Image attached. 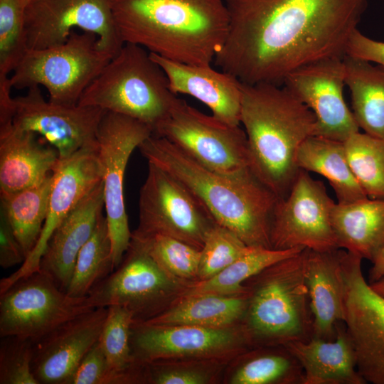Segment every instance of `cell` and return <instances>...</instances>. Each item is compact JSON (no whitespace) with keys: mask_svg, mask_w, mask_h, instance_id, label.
Returning a JSON list of instances; mask_svg holds the SVG:
<instances>
[{"mask_svg":"<svg viewBox=\"0 0 384 384\" xmlns=\"http://www.w3.org/2000/svg\"><path fill=\"white\" fill-rule=\"evenodd\" d=\"M229 26L213 62L241 82L281 85L311 63L344 58L368 0H224Z\"/></svg>","mask_w":384,"mask_h":384,"instance_id":"cell-1","label":"cell"},{"mask_svg":"<svg viewBox=\"0 0 384 384\" xmlns=\"http://www.w3.org/2000/svg\"><path fill=\"white\" fill-rule=\"evenodd\" d=\"M138 149L148 163L188 188L217 223L250 247L272 248L271 225L280 198L250 168L233 175L210 170L166 139L154 134Z\"/></svg>","mask_w":384,"mask_h":384,"instance_id":"cell-2","label":"cell"},{"mask_svg":"<svg viewBox=\"0 0 384 384\" xmlns=\"http://www.w3.org/2000/svg\"><path fill=\"white\" fill-rule=\"evenodd\" d=\"M124 43L191 65H210L228 34L224 0H111Z\"/></svg>","mask_w":384,"mask_h":384,"instance_id":"cell-3","label":"cell"},{"mask_svg":"<svg viewBox=\"0 0 384 384\" xmlns=\"http://www.w3.org/2000/svg\"><path fill=\"white\" fill-rule=\"evenodd\" d=\"M242 82L240 123L247 139L250 168L280 199L300 171L298 150L316 135L312 111L284 86Z\"/></svg>","mask_w":384,"mask_h":384,"instance_id":"cell-4","label":"cell"},{"mask_svg":"<svg viewBox=\"0 0 384 384\" xmlns=\"http://www.w3.org/2000/svg\"><path fill=\"white\" fill-rule=\"evenodd\" d=\"M305 248L247 279L241 326L250 348L306 341L314 317L304 278Z\"/></svg>","mask_w":384,"mask_h":384,"instance_id":"cell-5","label":"cell"},{"mask_svg":"<svg viewBox=\"0 0 384 384\" xmlns=\"http://www.w3.org/2000/svg\"><path fill=\"white\" fill-rule=\"evenodd\" d=\"M177 98L150 53L126 43L85 89L78 105L129 117L154 133L169 117Z\"/></svg>","mask_w":384,"mask_h":384,"instance_id":"cell-6","label":"cell"},{"mask_svg":"<svg viewBox=\"0 0 384 384\" xmlns=\"http://www.w3.org/2000/svg\"><path fill=\"white\" fill-rule=\"evenodd\" d=\"M95 34L74 30L63 43L29 49L9 77L12 88L42 86L49 100L75 105L85 89L112 58L101 50Z\"/></svg>","mask_w":384,"mask_h":384,"instance_id":"cell-7","label":"cell"},{"mask_svg":"<svg viewBox=\"0 0 384 384\" xmlns=\"http://www.w3.org/2000/svg\"><path fill=\"white\" fill-rule=\"evenodd\" d=\"M186 286L165 272L132 236L119 265L90 292L85 304L90 309L122 306L133 313L134 322H144L169 307Z\"/></svg>","mask_w":384,"mask_h":384,"instance_id":"cell-8","label":"cell"},{"mask_svg":"<svg viewBox=\"0 0 384 384\" xmlns=\"http://www.w3.org/2000/svg\"><path fill=\"white\" fill-rule=\"evenodd\" d=\"M153 134L166 139L210 170L233 175L250 168L247 139L240 125L202 113L178 97Z\"/></svg>","mask_w":384,"mask_h":384,"instance_id":"cell-9","label":"cell"},{"mask_svg":"<svg viewBox=\"0 0 384 384\" xmlns=\"http://www.w3.org/2000/svg\"><path fill=\"white\" fill-rule=\"evenodd\" d=\"M216 222L200 201L176 178L148 163L139 196V236L168 235L201 250Z\"/></svg>","mask_w":384,"mask_h":384,"instance_id":"cell-10","label":"cell"},{"mask_svg":"<svg viewBox=\"0 0 384 384\" xmlns=\"http://www.w3.org/2000/svg\"><path fill=\"white\" fill-rule=\"evenodd\" d=\"M152 129L129 117L106 112L97 133V156L102 171L105 216L112 243L114 270L119 265L131 240L124 196V178L133 151Z\"/></svg>","mask_w":384,"mask_h":384,"instance_id":"cell-11","label":"cell"},{"mask_svg":"<svg viewBox=\"0 0 384 384\" xmlns=\"http://www.w3.org/2000/svg\"><path fill=\"white\" fill-rule=\"evenodd\" d=\"M131 347L141 364L154 361L227 362L250 349L241 324L225 328L134 322Z\"/></svg>","mask_w":384,"mask_h":384,"instance_id":"cell-12","label":"cell"},{"mask_svg":"<svg viewBox=\"0 0 384 384\" xmlns=\"http://www.w3.org/2000/svg\"><path fill=\"white\" fill-rule=\"evenodd\" d=\"M89 309L85 297L68 295L48 274L39 270L0 293V336L36 342Z\"/></svg>","mask_w":384,"mask_h":384,"instance_id":"cell-13","label":"cell"},{"mask_svg":"<svg viewBox=\"0 0 384 384\" xmlns=\"http://www.w3.org/2000/svg\"><path fill=\"white\" fill-rule=\"evenodd\" d=\"M25 27L29 49L60 44L76 28L95 34L99 48L112 58L124 44L111 0H33L25 7Z\"/></svg>","mask_w":384,"mask_h":384,"instance_id":"cell-14","label":"cell"},{"mask_svg":"<svg viewBox=\"0 0 384 384\" xmlns=\"http://www.w3.org/2000/svg\"><path fill=\"white\" fill-rule=\"evenodd\" d=\"M363 258L344 250V320L359 373L368 383L384 384V297L365 279Z\"/></svg>","mask_w":384,"mask_h":384,"instance_id":"cell-15","label":"cell"},{"mask_svg":"<svg viewBox=\"0 0 384 384\" xmlns=\"http://www.w3.org/2000/svg\"><path fill=\"white\" fill-rule=\"evenodd\" d=\"M334 204L324 183L301 169L288 195L277 205L270 229L271 247L339 248L331 219Z\"/></svg>","mask_w":384,"mask_h":384,"instance_id":"cell-16","label":"cell"},{"mask_svg":"<svg viewBox=\"0 0 384 384\" xmlns=\"http://www.w3.org/2000/svg\"><path fill=\"white\" fill-rule=\"evenodd\" d=\"M14 97L12 125L41 135L65 159L82 149L97 146V133L107 112L100 107L66 105L46 100L39 86Z\"/></svg>","mask_w":384,"mask_h":384,"instance_id":"cell-17","label":"cell"},{"mask_svg":"<svg viewBox=\"0 0 384 384\" xmlns=\"http://www.w3.org/2000/svg\"><path fill=\"white\" fill-rule=\"evenodd\" d=\"M345 73L343 58H332L300 68L284 81V86L314 114L315 136L345 142L359 132L343 98Z\"/></svg>","mask_w":384,"mask_h":384,"instance_id":"cell-18","label":"cell"},{"mask_svg":"<svg viewBox=\"0 0 384 384\" xmlns=\"http://www.w3.org/2000/svg\"><path fill=\"white\" fill-rule=\"evenodd\" d=\"M97 146L82 149L60 159L53 172L48 210L39 240L24 262L0 282V293L14 283L39 270L41 258L51 235L80 201L102 181Z\"/></svg>","mask_w":384,"mask_h":384,"instance_id":"cell-19","label":"cell"},{"mask_svg":"<svg viewBox=\"0 0 384 384\" xmlns=\"http://www.w3.org/2000/svg\"><path fill=\"white\" fill-rule=\"evenodd\" d=\"M107 307L89 309L33 343L32 370L38 384H68L79 363L99 340Z\"/></svg>","mask_w":384,"mask_h":384,"instance_id":"cell-20","label":"cell"},{"mask_svg":"<svg viewBox=\"0 0 384 384\" xmlns=\"http://www.w3.org/2000/svg\"><path fill=\"white\" fill-rule=\"evenodd\" d=\"M150 55L165 72L173 93L191 95L205 104L215 117L240 125L242 82L238 78L211 65H191Z\"/></svg>","mask_w":384,"mask_h":384,"instance_id":"cell-21","label":"cell"},{"mask_svg":"<svg viewBox=\"0 0 384 384\" xmlns=\"http://www.w3.org/2000/svg\"><path fill=\"white\" fill-rule=\"evenodd\" d=\"M105 207L102 181L56 228L48 241L39 268L66 292L78 255L92 235Z\"/></svg>","mask_w":384,"mask_h":384,"instance_id":"cell-22","label":"cell"},{"mask_svg":"<svg viewBox=\"0 0 384 384\" xmlns=\"http://www.w3.org/2000/svg\"><path fill=\"white\" fill-rule=\"evenodd\" d=\"M36 135L18 130L12 124L0 127V196L34 187L53 175L59 154Z\"/></svg>","mask_w":384,"mask_h":384,"instance_id":"cell-23","label":"cell"},{"mask_svg":"<svg viewBox=\"0 0 384 384\" xmlns=\"http://www.w3.org/2000/svg\"><path fill=\"white\" fill-rule=\"evenodd\" d=\"M343 251L304 250V278L314 317L312 338L334 339L337 324L344 320Z\"/></svg>","mask_w":384,"mask_h":384,"instance_id":"cell-24","label":"cell"},{"mask_svg":"<svg viewBox=\"0 0 384 384\" xmlns=\"http://www.w3.org/2000/svg\"><path fill=\"white\" fill-rule=\"evenodd\" d=\"M299 361L304 384H366L359 373L353 346L343 321L332 340L311 338L285 345Z\"/></svg>","mask_w":384,"mask_h":384,"instance_id":"cell-25","label":"cell"},{"mask_svg":"<svg viewBox=\"0 0 384 384\" xmlns=\"http://www.w3.org/2000/svg\"><path fill=\"white\" fill-rule=\"evenodd\" d=\"M331 219L338 247L372 262L384 245V198L335 203Z\"/></svg>","mask_w":384,"mask_h":384,"instance_id":"cell-26","label":"cell"},{"mask_svg":"<svg viewBox=\"0 0 384 384\" xmlns=\"http://www.w3.org/2000/svg\"><path fill=\"white\" fill-rule=\"evenodd\" d=\"M247 292L238 294H183L157 316L144 323L153 325H193L225 328L241 324Z\"/></svg>","mask_w":384,"mask_h":384,"instance_id":"cell-27","label":"cell"},{"mask_svg":"<svg viewBox=\"0 0 384 384\" xmlns=\"http://www.w3.org/2000/svg\"><path fill=\"white\" fill-rule=\"evenodd\" d=\"M297 162L300 169L325 177L338 203H349L368 197L350 167L343 142L311 136L300 146Z\"/></svg>","mask_w":384,"mask_h":384,"instance_id":"cell-28","label":"cell"},{"mask_svg":"<svg viewBox=\"0 0 384 384\" xmlns=\"http://www.w3.org/2000/svg\"><path fill=\"white\" fill-rule=\"evenodd\" d=\"M343 62L345 82L358 126L365 133L384 138V68L346 55Z\"/></svg>","mask_w":384,"mask_h":384,"instance_id":"cell-29","label":"cell"},{"mask_svg":"<svg viewBox=\"0 0 384 384\" xmlns=\"http://www.w3.org/2000/svg\"><path fill=\"white\" fill-rule=\"evenodd\" d=\"M107 308L99 338L107 366L106 384L144 383V365L135 360L131 347L134 314L122 306Z\"/></svg>","mask_w":384,"mask_h":384,"instance_id":"cell-30","label":"cell"},{"mask_svg":"<svg viewBox=\"0 0 384 384\" xmlns=\"http://www.w3.org/2000/svg\"><path fill=\"white\" fill-rule=\"evenodd\" d=\"M231 384H304V371L286 346L250 348L235 358Z\"/></svg>","mask_w":384,"mask_h":384,"instance_id":"cell-31","label":"cell"},{"mask_svg":"<svg viewBox=\"0 0 384 384\" xmlns=\"http://www.w3.org/2000/svg\"><path fill=\"white\" fill-rule=\"evenodd\" d=\"M53 174L41 184L1 197V213L7 219L26 255L36 247L48 210Z\"/></svg>","mask_w":384,"mask_h":384,"instance_id":"cell-32","label":"cell"},{"mask_svg":"<svg viewBox=\"0 0 384 384\" xmlns=\"http://www.w3.org/2000/svg\"><path fill=\"white\" fill-rule=\"evenodd\" d=\"M304 248L287 250L251 247L234 262L214 277L203 281H196L185 288L183 294L215 293L238 294L247 292L244 283L270 265L294 256Z\"/></svg>","mask_w":384,"mask_h":384,"instance_id":"cell-33","label":"cell"},{"mask_svg":"<svg viewBox=\"0 0 384 384\" xmlns=\"http://www.w3.org/2000/svg\"><path fill=\"white\" fill-rule=\"evenodd\" d=\"M114 270L107 219L102 213L92 235L78 255L66 293L73 297H86Z\"/></svg>","mask_w":384,"mask_h":384,"instance_id":"cell-34","label":"cell"},{"mask_svg":"<svg viewBox=\"0 0 384 384\" xmlns=\"http://www.w3.org/2000/svg\"><path fill=\"white\" fill-rule=\"evenodd\" d=\"M343 143L350 167L367 196L384 198V138L357 132Z\"/></svg>","mask_w":384,"mask_h":384,"instance_id":"cell-35","label":"cell"},{"mask_svg":"<svg viewBox=\"0 0 384 384\" xmlns=\"http://www.w3.org/2000/svg\"><path fill=\"white\" fill-rule=\"evenodd\" d=\"M132 236L169 275L187 285L198 281L201 250L165 235L139 236L132 233Z\"/></svg>","mask_w":384,"mask_h":384,"instance_id":"cell-36","label":"cell"},{"mask_svg":"<svg viewBox=\"0 0 384 384\" xmlns=\"http://www.w3.org/2000/svg\"><path fill=\"white\" fill-rule=\"evenodd\" d=\"M28 49L22 0H0V78H8Z\"/></svg>","mask_w":384,"mask_h":384,"instance_id":"cell-37","label":"cell"},{"mask_svg":"<svg viewBox=\"0 0 384 384\" xmlns=\"http://www.w3.org/2000/svg\"><path fill=\"white\" fill-rule=\"evenodd\" d=\"M250 247L233 231L215 223L208 232L201 250L198 281L214 277Z\"/></svg>","mask_w":384,"mask_h":384,"instance_id":"cell-38","label":"cell"},{"mask_svg":"<svg viewBox=\"0 0 384 384\" xmlns=\"http://www.w3.org/2000/svg\"><path fill=\"white\" fill-rule=\"evenodd\" d=\"M224 362L215 361H154L144 363V380L153 384L213 383Z\"/></svg>","mask_w":384,"mask_h":384,"instance_id":"cell-39","label":"cell"},{"mask_svg":"<svg viewBox=\"0 0 384 384\" xmlns=\"http://www.w3.org/2000/svg\"><path fill=\"white\" fill-rule=\"evenodd\" d=\"M1 338L0 384H38L32 370L34 342L17 336Z\"/></svg>","mask_w":384,"mask_h":384,"instance_id":"cell-40","label":"cell"},{"mask_svg":"<svg viewBox=\"0 0 384 384\" xmlns=\"http://www.w3.org/2000/svg\"><path fill=\"white\" fill-rule=\"evenodd\" d=\"M107 366L99 340L83 357L68 384H106Z\"/></svg>","mask_w":384,"mask_h":384,"instance_id":"cell-41","label":"cell"},{"mask_svg":"<svg viewBox=\"0 0 384 384\" xmlns=\"http://www.w3.org/2000/svg\"><path fill=\"white\" fill-rule=\"evenodd\" d=\"M346 55L375 63L384 68V42L367 37L358 28L348 41Z\"/></svg>","mask_w":384,"mask_h":384,"instance_id":"cell-42","label":"cell"},{"mask_svg":"<svg viewBox=\"0 0 384 384\" xmlns=\"http://www.w3.org/2000/svg\"><path fill=\"white\" fill-rule=\"evenodd\" d=\"M26 255L9 223L1 213L0 265L7 269L24 262Z\"/></svg>","mask_w":384,"mask_h":384,"instance_id":"cell-43","label":"cell"},{"mask_svg":"<svg viewBox=\"0 0 384 384\" xmlns=\"http://www.w3.org/2000/svg\"><path fill=\"white\" fill-rule=\"evenodd\" d=\"M372 267L369 272L368 283H373L384 277V245L372 262Z\"/></svg>","mask_w":384,"mask_h":384,"instance_id":"cell-44","label":"cell"},{"mask_svg":"<svg viewBox=\"0 0 384 384\" xmlns=\"http://www.w3.org/2000/svg\"><path fill=\"white\" fill-rule=\"evenodd\" d=\"M370 285L374 291L384 297V277Z\"/></svg>","mask_w":384,"mask_h":384,"instance_id":"cell-45","label":"cell"},{"mask_svg":"<svg viewBox=\"0 0 384 384\" xmlns=\"http://www.w3.org/2000/svg\"><path fill=\"white\" fill-rule=\"evenodd\" d=\"M33 1V0H22V2H23L24 6L26 7V6L27 4H29L31 1Z\"/></svg>","mask_w":384,"mask_h":384,"instance_id":"cell-46","label":"cell"}]
</instances>
